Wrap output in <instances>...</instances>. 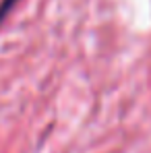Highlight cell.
<instances>
[{
	"instance_id": "obj_1",
	"label": "cell",
	"mask_w": 151,
	"mask_h": 153,
	"mask_svg": "<svg viewBox=\"0 0 151 153\" xmlns=\"http://www.w3.org/2000/svg\"><path fill=\"white\" fill-rule=\"evenodd\" d=\"M19 0H0V23L6 19V15L15 8V4H17Z\"/></svg>"
}]
</instances>
